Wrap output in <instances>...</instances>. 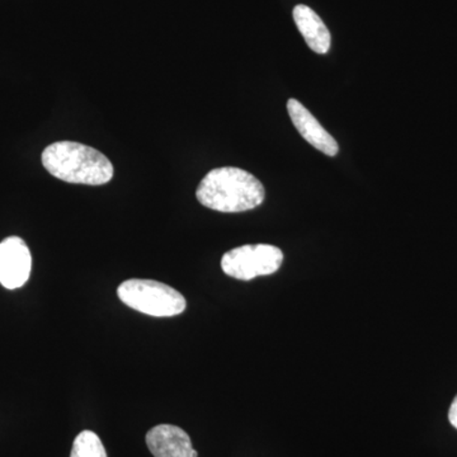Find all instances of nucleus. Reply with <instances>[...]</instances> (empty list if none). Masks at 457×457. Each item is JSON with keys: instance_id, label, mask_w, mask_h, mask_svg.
<instances>
[{"instance_id": "nucleus-1", "label": "nucleus", "mask_w": 457, "mask_h": 457, "mask_svg": "<svg viewBox=\"0 0 457 457\" xmlns=\"http://www.w3.org/2000/svg\"><path fill=\"white\" fill-rule=\"evenodd\" d=\"M198 203L220 212H243L263 204V185L249 171L222 167L210 170L196 191Z\"/></svg>"}, {"instance_id": "nucleus-2", "label": "nucleus", "mask_w": 457, "mask_h": 457, "mask_svg": "<svg viewBox=\"0 0 457 457\" xmlns=\"http://www.w3.org/2000/svg\"><path fill=\"white\" fill-rule=\"evenodd\" d=\"M42 164L51 176L75 185L101 186L113 179V165L93 147L57 141L42 153Z\"/></svg>"}, {"instance_id": "nucleus-3", "label": "nucleus", "mask_w": 457, "mask_h": 457, "mask_svg": "<svg viewBox=\"0 0 457 457\" xmlns=\"http://www.w3.org/2000/svg\"><path fill=\"white\" fill-rule=\"evenodd\" d=\"M117 295L129 308L152 317H176L187 306L179 291L153 279H128L119 286Z\"/></svg>"}, {"instance_id": "nucleus-4", "label": "nucleus", "mask_w": 457, "mask_h": 457, "mask_svg": "<svg viewBox=\"0 0 457 457\" xmlns=\"http://www.w3.org/2000/svg\"><path fill=\"white\" fill-rule=\"evenodd\" d=\"M284 262L281 249L270 245L237 246L224 254L221 269L228 278L251 281L278 272Z\"/></svg>"}, {"instance_id": "nucleus-5", "label": "nucleus", "mask_w": 457, "mask_h": 457, "mask_svg": "<svg viewBox=\"0 0 457 457\" xmlns=\"http://www.w3.org/2000/svg\"><path fill=\"white\" fill-rule=\"evenodd\" d=\"M32 257L25 240L9 237L0 243V284L8 290L22 287L31 275Z\"/></svg>"}, {"instance_id": "nucleus-6", "label": "nucleus", "mask_w": 457, "mask_h": 457, "mask_svg": "<svg viewBox=\"0 0 457 457\" xmlns=\"http://www.w3.org/2000/svg\"><path fill=\"white\" fill-rule=\"evenodd\" d=\"M287 111L295 128L312 146L328 156L338 154L339 146L335 137L319 123L308 108L297 99L291 98L287 102Z\"/></svg>"}, {"instance_id": "nucleus-7", "label": "nucleus", "mask_w": 457, "mask_h": 457, "mask_svg": "<svg viewBox=\"0 0 457 457\" xmlns=\"http://www.w3.org/2000/svg\"><path fill=\"white\" fill-rule=\"evenodd\" d=\"M146 445L154 457H197L187 432L171 425H159L146 435Z\"/></svg>"}, {"instance_id": "nucleus-8", "label": "nucleus", "mask_w": 457, "mask_h": 457, "mask_svg": "<svg viewBox=\"0 0 457 457\" xmlns=\"http://www.w3.org/2000/svg\"><path fill=\"white\" fill-rule=\"evenodd\" d=\"M294 21L297 29L305 38L306 44L314 53L327 54L330 49V32L324 25L321 18L309 8L308 5L299 4L294 8Z\"/></svg>"}, {"instance_id": "nucleus-9", "label": "nucleus", "mask_w": 457, "mask_h": 457, "mask_svg": "<svg viewBox=\"0 0 457 457\" xmlns=\"http://www.w3.org/2000/svg\"><path fill=\"white\" fill-rule=\"evenodd\" d=\"M71 457H108L101 438L92 431H83L75 437Z\"/></svg>"}, {"instance_id": "nucleus-10", "label": "nucleus", "mask_w": 457, "mask_h": 457, "mask_svg": "<svg viewBox=\"0 0 457 457\" xmlns=\"http://www.w3.org/2000/svg\"><path fill=\"white\" fill-rule=\"evenodd\" d=\"M449 420L451 425L455 427L457 429V395L456 398L453 399V404H451L449 411Z\"/></svg>"}]
</instances>
